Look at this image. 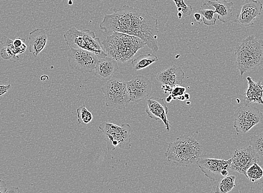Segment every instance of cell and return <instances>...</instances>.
I'll list each match as a JSON object with an SVG mask.
<instances>
[{"label":"cell","instance_id":"4316f807","mask_svg":"<svg viewBox=\"0 0 263 193\" xmlns=\"http://www.w3.org/2000/svg\"><path fill=\"white\" fill-rule=\"evenodd\" d=\"M0 56L1 57L6 60H12V61H16L18 60V57L15 56L12 53L10 50L7 47H4L0 51Z\"/></svg>","mask_w":263,"mask_h":193},{"label":"cell","instance_id":"4dcf8cb0","mask_svg":"<svg viewBox=\"0 0 263 193\" xmlns=\"http://www.w3.org/2000/svg\"><path fill=\"white\" fill-rule=\"evenodd\" d=\"M7 191V185L4 180L0 179V193H6Z\"/></svg>","mask_w":263,"mask_h":193},{"label":"cell","instance_id":"f1b7e54d","mask_svg":"<svg viewBox=\"0 0 263 193\" xmlns=\"http://www.w3.org/2000/svg\"><path fill=\"white\" fill-rule=\"evenodd\" d=\"M186 91L185 87L181 85H178L174 87L172 90V91L170 93V95L172 98L175 100L177 98L184 96Z\"/></svg>","mask_w":263,"mask_h":193},{"label":"cell","instance_id":"e575fe53","mask_svg":"<svg viewBox=\"0 0 263 193\" xmlns=\"http://www.w3.org/2000/svg\"><path fill=\"white\" fill-rule=\"evenodd\" d=\"M48 77L46 75H44V76H42L41 77V80L42 81H45L46 80H48Z\"/></svg>","mask_w":263,"mask_h":193},{"label":"cell","instance_id":"44dd1931","mask_svg":"<svg viewBox=\"0 0 263 193\" xmlns=\"http://www.w3.org/2000/svg\"><path fill=\"white\" fill-rule=\"evenodd\" d=\"M214 9L208 3H205L198 11L199 13L202 16L203 22L205 26H212L216 25L217 18L214 16L215 14Z\"/></svg>","mask_w":263,"mask_h":193},{"label":"cell","instance_id":"52a82bcc","mask_svg":"<svg viewBox=\"0 0 263 193\" xmlns=\"http://www.w3.org/2000/svg\"><path fill=\"white\" fill-rule=\"evenodd\" d=\"M106 106L122 110L130 102L127 83L118 79H110L102 87Z\"/></svg>","mask_w":263,"mask_h":193},{"label":"cell","instance_id":"f546056e","mask_svg":"<svg viewBox=\"0 0 263 193\" xmlns=\"http://www.w3.org/2000/svg\"><path fill=\"white\" fill-rule=\"evenodd\" d=\"M10 89V84L8 85H0V101L2 100L3 96L8 92Z\"/></svg>","mask_w":263,"mask_h":193},{"label":"cell","instance_id":"ac0fdd59","mask_svg":"<svg viewBox=\"0 0 263 193\" xmlns=\"http://www.w3.org/2000/svg\"><path fill=\"white\" fill-rule=\"evenodd\" d=\"M248 89L244 93L243 102L246 105L252 103L263 104V84L261 82H255L251 77H248Z\"/></svg>","mask_w":263,"mask_h":193},{"label":"cell","instance_id":"7402d4cb","mask_svg":"<svg viewBox=\"0 0 263 193\" xmlns=\"http://www.w3.org/2000/svg\"><path fill=\"white\" fill-rule=\"evenodd\" d=\"M236 177L229 176L223 178L219 182L214 193H228L235 187Z\"/></svg>","mask_w":263,"mask_h":193},{"label":"cell","instance_id":"277c9868","mask_svg":"<svg viewBox=\"0 0 263 193\" xmlns=\"http://www.w3.org/2000/svg\"><path fill=\"white\" fill-rule=\"evenodd\" d=\"M236 63L240 75L254 70L263 63V40L250 35L236 47Z\"/></svg>","mask_w":263,"mask_h":193},{"label":"cell","instance_id":"f35d334b","mask_svg":"<svg viewBox=\"0 0 263 193\" xmlns=\"http://www.w3.org/2000/svg\"><path fill=\"white\" fill-rule=\"evenodd\" d=\"M178 15L179 19H181V17H182V16H183L182 14L180 13V12H178Z\"/></svg>","mask_w":263,"mask_h":193},{"label":"cell","instance_id":"5bb4252c","mask_svg":"<svg viewBox=\"0 0 263 193\" xmlns=\"http://www.w3.org/2000/svg\"><path fill=\"white\" fill-rule=\"evenodd\" d=\"M146 113L152 119L161 120L164 123L167 132H170V124L167 117L168 108L163 99L149 98L147 101Z\"/></svg>","mask_w":263,"mask_h":193},{"label":"cell","instance_id":"5b68a950","mask_svg":"<svg viewBox=\"0 0 263 193\" xmlns=\"http://www.w3.org/2000/svg\"><path fill=\"white\" fill-rule=\"evenodd\" d=\"M64 38L70 48L90 52L96 54L99 59L108 56L104 51L100 39L96 38L95 33L89 29L79 30L72 27L64 34Z\"/></svg>","mask_w":263,"mask_h":193},{"label":"cell","instance_id":"7c38bea8","mask_svg":"<svg viewBox=\"0 0 263 193\" xmlns=\"http://www.w3.org/2000/svg\"><path fill=\"white\" fill-rule=\"evenodd\" d=\"M130 102H139L144 100L150 95L152 91V84L150 80L142 76H136L127 83Z\"/></svg>","mask_w":263,"mask_h":193},{"label":"cell","instance_id":"d590c367","mask_svg":"<svg viewBox=\"0 0 263 193\" xmlns=\"http://www.w3.org/2000/svg\"><path fill=\"white\" fill-rule=\"evenodd\" d=\"M172 99L173 98H172V96L170 95H169L168 97H167V98H166V101L167 102H171V101L172 100Z\"/></svg>","mask_w":263,"mask_h":193},{"label":"cell","instance_id":"60d3db41","mask_svg":"<svg viewBox=\"0 0 263 193\" xmlns=\"http://www.w3.org/2000/svg\"><path fill=\"white\" fill-rule=\"evenodd\" d=\"M98 1H103V0H98Z\"/></svg>","mask_w":263,"mask_h":193},{"label":"cell","instance_id":"d6986e66","mask_svg":"<svg viewBox=\"0 0 263 193\" xmlns=\"http://www.w3.org/2000/svg\"><path fill=\"white\" fill-rule=\"evenodd\" d=\"M208 3L215 9V14H217L218 19L223 23H227L230 21L233 16L232 6L234 5L233 2H227L226 0H216V2H209Z\"/></svg>","mask_w":263,"mask_h":193},{"label":"cell","instance_id":"1f68e13d","mask_svg":"<svg viewBox=\"0 0 263 193\" xmlns=\"http://www.w3.org/2000/svg\"><path fill=\"white\" fill-rule=\"evenodd\" d=\"M161 88L165 93H169V94H170L173 89L172 87L167 84H162Z\"/></svg>","mask_w":263,"mask_h":193},{"label":"cell","instance_id":"cb8c5ba5","mask_svg":"<svg viewBox=\"0 0 263 193\" xmlns=\"http://www.w3.org/2000/svg\"><path fill=\"white\" fill-rule=\"evenodd\" d=\"M78 121L79 123L86 125L92 120L93 116L85 105H81L77 110Z\"/></svg>","mask_w":263,"mask_h":193},{"label":"cell","instance_id":"836d02e7","mask_svg":"<svg viewBox=\"0 0 263 193\" xmlns=\"http://www.w3.org/2000/svg\"><path fill=\"white\" fill-rule=\"evenodd\" d=\"M6 193H20V190L18 187H11Z\"/></svg>","mask_w":263,"mask_h":193},{"label":"cell","instance_id":"ffe728a7","mask_svg":"<svg viewBox=\"0 0 263 193\" xmlns=\"http://www.w3.org/2000/svg\"><path fill=\"white\" fill-rule=\"evenodd\" d=\"M158 60L157 56L152 53H147L139 56L132 61L131 65L133 69L138 71L145 69Z\"/></svg>","mask_w":263,"mask_h":193},{"label":"cell","instance_id":"2e32d148","mask_svg":"<svg viewBox=\"0 0 263 193\" xmlns=\"http://www.w3.org/2000/svg\"><path fill=\"white\" fill-rule=\"evenodd\" d=\"M48 39L46 30L39 28L32 31L28 36L29 52L32 53L34 57H37L46 47Z\"/></svg>","mask_w":263,"mask_h":193},{"label":"cell","instance_id":"e0dca14e","mask_svg":"<svg viewBox=\"0 0 263 193\" xmlns=\"http://www.w3.org/2000/svg\"><path fill=\"white\" fill-rule=\"evenodd\" d=\"M118 70L117 61L107 56L99 60L95 68V76L100 80L108 81Z\"/></svg>","mask_w":263,"mask_h":193},{"label":"cell","instance_id":"30bf717a","mask_svg":"<svg viewBox=\"0 0 263 193\" xmlns=\"http://www.w3.org/2000/svg\"><path fill=\"white\" fill-rule=\"evenodd\" d=\"M262 119V115L258 109L245 105L235 111L234 127L237 133H247Z\"/></svg>","mask_w":263,"mask_h":193},{"label":"cell","instance_id":"ab89813d","mask_svg":"<svg viewBox=\"0 0 263 193\" xmlns=\"http://www.w3.org/2000/svg\"><path fill=\"white\" fill-rule=\"evenodd\" d=\"M261 193H263V185H262V189H261Z\"/></svg>","mask_w":263,"mask_h":193},{"label":"cell","instance_id":"74e56055","mask_svg":"<svg viewBox=\"0 0 263 193\" xmlns=\"http://www.w3.org/2000/svg\"><path fill=\"white\" fill-rule=\"evenodd\" d=\"M68 5H72L73 4V0H67Z\"/></svg>","mask_w":263,"mask_h":193},{"label":"cell","instance_id":"83f0119b","mask_svg":"<svg viewBox=\"0 0 263 193\" xmlns=\"http://www.w3.org/2000/svg\"><path fill=\"white\" fill-rule=\"evenodd\" d=\"M26 39L17 38L13 40L14 46L15 47L18 55L22 54L26 51L28 48Z\"/></svg>","mask_w":263,"mask_h":193},{"label":"cell","instance_id":"7a4b0ae2","mask_svg":"<svg viewBox=\"0 0 263 193\" xmlns=\"http://www.w3.org/2000/svg\"><path fill=\"white\" fill-rule=\"evenodd\" d=\"M203 147L189 135H182L168 144L165 153L167 160L179 166L190 167L201 159Z\"/></svg>","mask_w":263,"mask_h":193},{"label":"cell","instance_id":"ba28073f","mask_svg":"<svg viewBox=\"0 0 263 193\" xmlns=\"http://www.w3.org/2000/svg\"><path fill=\"white\" fill-rule=\"evenodd\" d=\"M67 55L71 69L81 73H91L99 60L96 54L82 49L71 48Z\"/></svg>","mask_w":263,"mask_h":193},{"label":"cell","instance_id":"484cf974","mask_svg":"<svg viewBox=\"0 0 263 193\" xmlns=\"http://www.w3.org/2000/svg\"><path fill=\"white\" fill-rule=\"evenodd\" d=\"M176 5L177 10L183 16L187 17L192 14L193 9L191 5H186L185 0H172Z\"/></svg>","mask_w":263,"mask_h":193},{"label":"cell","instance_id":"3957f363","mask_svg":"<svg viewBox=\"0 0 263 193\" xmlns=\"http://www.w3.org/2000/svg\"><path fill=\"white\" fill-rule=\"evenodd\" d=\"M102 45L108 57L120 63L129 60L146 46L145 42L137 37L121 33H114L108 36Z\"/></svg>","mask_w":263,"mask_h":193},{"label":"cell","instance_id":"6da1fadb","mask_svg":"<svg viewBox=\"0 0 263 193\" xmlns=\"http://www.w3.org/2000/svg\"><path fill=\"white\" fill-rule=\"evenodd\" d=\"M114 11L112 14L105 15L100 24L103 32L121 33L137 37L153 52L159 51L158 20L149 13L148 9L134 8L125 5Z\"/></svg>","mask_w":263,"mask_h":193},{"label":"cell","instance_id":"d4e9b609","mask_svg":"<svg viewBox=\"0 0 263 193\" xmlns=\"http://www.w3.org/2000/svg\"><path fill=\"white\" fill-rule=\"evenodd\" d=\"M250 144L259 155L263 157V133L251 136Z\"/></svg>","mask_w":263,"mask_h":193},{"label":"cell","instance_id":"8d00e7d4","mask_svg":"<svg viewBox=\"0 0 263 193\" xmlns=\"http://www.w3.org/2000/svg\"><path fill=\"white\" fill-rule=\"evenodd\" d=\"M184 97H185V98L186 99H190V95L189 94H187V93H185L184 94Z\"/></svg>","mask_w":263,"mask_h":193},{"label":"cell","instance_id":"9c48e42d","mask_svg":"<svg viewBox=\"0 0 263 193\" xmlns=\"http://www.w3.org/2000/svg\"><path fill=\"white\" fill-rule=\"evenodd\" d=\"M197 164L204 175L214 182H220L223 178L229 176L231 170V159L228 160L200 159Z\"/></svg>","mask_w":263,"mask_h":193},{"label":"cell","instance_id":"d6a6232c","mask_svg":"<svg viewBox=\"0 0 263 193\" xmlns=\"http://www.w3.org/2000/svg\"><path fill=\"white\" fill-rule=\"evenodd\" d=\"M194 17L195 18V22L198 24H201L203 22V17L201 14L199 13V12H197V13L194 15Z\"/></svg>","mask_w":263,"mask_h":193},{"label":"cell","instance_id":"8fae6325","mask_svg":"<svg viewBox=\"0 0 263 193\" xmlns=\"http://www.w3.org/2000/svg\"><path fill=\"white\" fill-rule=\"evenodd\" d=\"M259 160V155L251 145L239 148L231 158V169L246 177L249 168L254 163H258Z\"/></svg>","mask_w":263,"mask_h":193},{"label":"cell","instance_id":"9a60e30c","mask_svg":"<svg viewBox=\"0 0 263 193\" xmlns=\"http://www.w3.org/2000/svg\"><path fill=\"white\" fill-rule=\"evenodd\" d=\"M185 73L179 67L172 66L161 71L156 76V79L162 84H167L174 88L183 83Z\"/></svg>","mask_w":263,"mask_h":193},{"label":"cell","instance_id":"4fadbf2b","mask_svg":"<svg viewBox=\"0 0 263 193\" xmlns=\"http://www.w3.org/2000/svg\"><path fill=\"white\" fill-rule=\"evenodd\" d=\"M262 4L255 0H246L242 6L240 13L238 15L234 22L242 26L252 27L256 17L261 14Z\"/></svg>","mask_w":263,"mask_h":193},{"label":"cell","instance_id":"603a6c76","mask_svg":"<svg viewBox=\"0 0 263 193\" xmlns=\"http://www.w3.org/2000/svg\"><path fill=\"white\" fill-rule=\"evenodd\" d=\"M246 177L254 183H258L263 177L262 168L258 163H254L247 171Z\"/></svg>","mask_w":263,"mask_h":193},{"label":"cell","instance_id":"8992f818","mask_svg":"<svg viewBox=\"0 0 263 193\" xmlns=\"http://www.w3.org/2000/svg\"><path fill=\"white\" fill-rule=\"evenodd\" d=\"M99 128L104 135L106 147L109 151H115L116 148L128 151L131 148V126L124 123L121 126L104 122Z\"/></svg>","mask_w":263,"mask_h":193}]
</instances>
